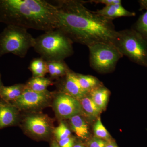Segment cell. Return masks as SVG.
Listing matches in <instances>:
<instances>
[{
    "label": "cell",
    "instance_id": "ffe728a7",
    "mask_svg": "<svg viewBox=\"0 0 147 147\" xmlns=\"http://www.w3.org/2000/svg\"><path fill=\"white\" fill-rule=\"evenodd\" d=\"M29 69L34 77H45L48 73L47 61L41 57L33 59L30 63Z\"/></svg>",
    "mask_w": 147,
    "mask_h": 147
},
{
    "label": "cell",
    "instance_id": "2e32d148",
    "mask_svg": "<svg viewBox=\"0 0 147 147\" xmlns=\"http://www.w3.org/2000/svg\"><path fill=\"white\" fill-rule=\"evenodd\" d=\"M48 73L53 78L64 76L70 69L63 61H47Z\"/></svg>",
    "mask_w": 147,
    "mask_h": 147
},
{
    "label": "cell",
    "instance_id": "8992f818",
    "mask_svg": "<svg viewBox=\"0 0 147 147\" xmlns=\"http://www.w3.org/2000/svg\"><path fill=\"white\" fill-rule=\"evenodd\" d=\"M92 68L100 73L113 71L123 55L113 43L97 42L88 46Z\"/></svg>",
    "mask_w": 147,
    "mask_h": 147
},
{
    "label": "cell",
    "instance_id": "9c48e42d",
    "mask_svg": "<svg viewBox=\"0 0 147 147\" xmlns=\"http://www.w3.org/2000/svg\"><path fill=\"white\" fill-rule=\"evenodd\" d=\"M53 108L60 118L69 119L82 115L83 111L79 100L63 92L57 94L54 98Z\"/></svg>",
    "mask_w": 147,
    "mask_h": 147
},
{
    "label": "cell",
    "instance_id": "f1b7e54d",
    "mask_svg": "<svg viewBox=\"0 0 147 147\" xmlns=\"http://www.w3.org/2000/svg\"><path fill=\"white\" fill-rule=\"evenodd\" d=\"M51 147H60L57 141H53L51 144Z\"/></svg>",
    "mask_w": 147,
    "mask_h": 147
},
{
    "label": "cell",
    "instance_id": "e0dca14e",
    "mask_svg": "<svg viewBox=\"0 0 147 147\" xmlns=\"http://www.w3.org/2000/svg\"><path fill=\"white\" fill-rule=\"evenodd\" d=\"M52 84L53 82L48 78L32 77L26 84V86L33 91L42 93L48 91L47 88Z\"/></svg>",
    "mask_w": 147,
    "mask_h": 147
},
{
    "label": "cell",
    "instance_id": "603a6c76",
    "mask_svg": "<svg viewBox=\"0 0 147 147\" xmlns=\"http://www.w3.org/2000/svg\"><path fill=\"white\" fill-rule=\"evenodd\" d=\"M53 133L57 141L71 136V131L63 121H61L59 126L54 129Z\"/></svg>",
    "mask_w": 147,
    "mask_h": 147
},
{
    "label": "cell",
    "instance_id": "d6986e66",
    "mask_svg": "<svg viewBox=\"0 0 147 147\" xmlns=\"http://www.w3.org/2000/svg\"><path fill=\"white\" fill-rule=\"evenodd\" d=\"M76 75L82 88L88 94L93 90L102 86L101 82L94 76L77 73Z\"/></svg>",
    "mask_w": 147,
    "mask_h": 147
},
{
    "label": "cell",
    "instance_id": "52a82bcc",
    "mask_svg": "<svg viewBox=\"0 0 147 147\" xmlns=\"http://www.w3.org/2000/svg\"><path fill=\"white\" fill-rule=\"evenodd\" d=\"M52 93L50 92H37L26 86L23 93L12 104L18 110L25 111L37 110L45 107L50 102Z\"/></svg>",
    "mask_w": 147,
    "mask_h": 147
},
{
    "label": "cell",
    "instance_id": "ac0fdd59",
    "mask_svg": "<svg viewBox=\"0 0 147 147\" xmlns=\"http://www.w3.org/2000/svg\"><path fill=\"white\" fill-rule=\"evenodd\" d=\"M79 100L82 106L83 113L90 117H97L102 112V110L88 94Z\"/></svg>",
    "mask_w": 147,
    "mask_h": 147
},
{
    "label": "cell",
    "instance_id": "3957f363",
    "mask_svg": "<svg viewBox=\"0 0 147 147\" xmlns=\"http://www.w3.org/2000/svg\"><path fill=\"white\" fill-rule=\"evenodd\" d=\"M73 43L63 32L55 29L35 38L33 48L46 61H63L73 55Z\"/></svg>",
    "mask_w": 147,
    "mask_h": 147
},
{
    "label": "cell",
    "instance_id": "7c38bea8",
    "mask_svg": "<svg viewBox=\"0 0 147 147\" xmlns=\"http://www.w3.org/2000/svg\"><path fill=\"white\" fill-rule=\"evenodd\" d=\"M100 16L113 20L121 17H131L135 16L136 13L127 10L121 4L105 6L101 9L95 11Z\"/></svg>",
    "mask_w": 147,
    "mask_h": 147
},
{
    "label": "cell",
    "instance_id": "44dd1931",
    "mask_svg": "<svg viewBox=\"0 0 147 147\" xmlns=\"http://www.w3.org/2000/svg\"><path fill=\"white\" fill-rule=\"evenodd\" d=\"M131 28L141 35L147 42V9L145 13L139 16Z\"/></svg>",
    "mask_w": 147,
    "mask_h": 147
},
{
    "label": "cell",
    "instance_id": "83f0119b",
    "mask_svg": "<svg viewBox=\"0 0 147 147\" xmlns=\"http://www.w3.org/2000/svg\"><path fill=\"white\" fill-rule=\"evenodd\" d=\"M105 147H118L113 142L110 141V140L106 141V145Z\"/></svg>",
    "mask_w": 147,
    "mask_h": 147
},
{
    "label": "cell",
    "instance_id": "f546056e",
    "mask_svg": "<svg viewBox=\"0 0 147 147\" xmlns=\"http://www.w3.org/2000/svg\"><path fill=\"white\" fill-rule=\"evenodd\" d=\"M73 147H85L84 145L81 144H74V146Z\"/></svg>",
    "mask_w": 147,
    "mask_h": 147
},
{
    "label": "cell",
    "instance_id": "8fae6325",
    "mask_svg": "<svg viewBox=\"0 0 147 147\" xmlns=\"http://www.w3.org/2000/svg\"><path fill=\"white\" fill-rule=\"evenodd\" d=\"M18 110L9 102H0V129L12 126L17 123Z\"/></svg>",
    "mask_w": 147,
    "mask_h": 147
},
{
    "label": "cell",
    "instance_id": "30bf717a",
    "mask_svg": "<svg viewBox=\"0 0 147 147\" xmlns=\"http://www.w3.org/2000/svg\"><path fill=\"white\" fill-rule=\"evenodd\" d=\"M65 76L61 92L65 93L79 100L89 94L82 88L76 73L70 70Z\"/></svg>",
    "mask_w": 147,
    "mask_h": 147
},
{
    "label": "cell",
    "instance_id": "6da1fadb",
    "mask_svg": "<svg viewBox=\"0 0 147 147\" xmlns=\"http://www.w3.org/2000/svg\"><path fill=\"white\" fill-rule=\"evenodd\" d=\"M59 12L58 30L73 42L89 45L97 42L113 44L117 31L110 20L85 6L86 1H56Z\"/></svg>",
    "mask_w": 147,
    "mask_h": 147
},
{
    "label": "cell",
    "instance_id": "5bb4252c",
    "mask_svg": "<svg viewBox=\"0 0 147 147\" xmlns=\"http://www.w3.org/2000/svg\"><path fill=\"white\" fill-rule=\"evenodd\" d=\"M92 100L101 110H104L108 103L110 92L101 86L93 90L89 93Z\"/></svg>",
    "mask_w": 147,
    "mask_h": 147
},
{
    "label": "cell",
    "instance_id": "484cf974",
    "mask_svg": "<svg viewBox=\"0 0 147 147\" xmlns=\"http://www.w3.org/2000/svg\"><path fill=\"white\" fill-rule=\"evenodd\" d=\"M86 2L94 3L96 4H102L105 6L110 5L122 3V1L121 0H91L86 1Z\"/></svg>",
    "mask_w": 147,
    "mask_h": 147
},
{
    "label": "cell",
    "instance_id": "5b68a950",
    "mask_svg": "<svg viewBox=\"0 0 147 147\" xmlns=\"http://www.w3.org/2000/svg\"><path fill=\"white\" fill-rule=\"evenodd\" d=\"M35 39L27 29L7 26L0 33V58L8 53L25 57L29 49L33 47Z\"/></svg>",
    "mask_w": 147,
    "mask_h": 147
},
{
    "label": "cell",
    "instance_id": "9a60e30c",
    "mask_svg": "<svg viewBox=\"0 0 147 147\" xmlns=\"http://www.w3.org/2000/svg\"><path fill=\"white\" fill-rule=\"evenodd\" d=\"M72 131L82 139L87 138L89 134L88 125L81 115L74 116L69 119Z\"/></svg>",
    "mask_w": 147,
    "mask_h": 147
},
{
    "label": "cell",
    "instance_id": "7402d4cb",
    "mask_svg": "<svg viewBox=\"0 0 147 147\" xmlns=\"http://www.w3.org/2000/svg\"><path fill=\"white\" fill-rule=\"evenodd\" d=\"M94 133L95 137L105 141L110 140V135L101 121L100 117H98L93 127Z\"/></svg>",
    "mask_w": 147,
    "mask_h": 147
},
{
    "label": "cell",
    "instance_id": "cb8c5ba5",
    "mask_svg": "<svg viewBox=\"0 0 147 147\" xmlns=\"http://www.w3.org/2000/svg\"><path fill=\"white\" fill-rule=\"evenodd\" d=\"M74 141L75 139L71 136L57 142L60 147H73L75 144Z\"/></svg>",
    "mask_w": 147,
    "mask_h": 147
},
{
    "label": "cell",
    "instance_id": "7a4b0ae2",
    "mask_svg": "<svg viewBox=\"0 0 147 147\" xmlns=\"http://www.w3.org/2000/svg\"><path fill=\"white\" fill-rule=\"evenodd\" d=\"M0 22L46 32L58 28L59 12L44 0H0Z\"/></svg>",
    "mask_w": 147,
    "mask_h": 147
},
{
    "label": "cell",
    "instance_id": "4316f807",
    "mask_svg": "<svg viewBox=\"0 0 147 147\" xmlns=\"http://www.w3.org/2000/svg\"><path fill=\"white\" fill-rule=\"evenodd\" d=\"M140 5L139 11H142L147 9V0H141L138 1Z\"/></svg>",
    "mask_w": 147,
    "mask_h": 147
},
{
    "label": "cell",
    "instance_id": "277c9868",
    "mask_svg": "<svg viewBox=\"0 0 147 147\" xmlns=\"http://www.w3.org/2000/svg\"><path fill=\"white\" fill-rule=\"evenodd\" d=\"M113 44L131 61L147 67V42L134 29L117 31Z\"/></svg>",
    "mask_w": 147,
    "mask_h": 147
},
{
    "label": "cell",
    "instance_id": "ba28073f",
    "mask_svg": "<svg viewBox=\"0 0 147 147\" xmlns=\"http://www.w3.org/2000/svg\"><path fill=\"white\" fill-rule=\"evenodd\" d=\"M24 126L27 132L38 138L48 137L54 130L52 120L46 115L40 113L27 116L24 119Z\"/></svg>",
    "mask_w": 147,
    "mask_h": 147
},
{
    "label": "cell",
    "instance_id": "4fadbf2b",
    "mask_svg": "<svg viewBox=\"0 0 147 147\" xmlns=\"http://www.w3.org/2000/svg\"><path fill=\"white\" fill-rule=\"evenodd\" d=\"M26 88V85L17 84L0 88V98L5 102H13L17 100L23 93Z\"/></svg>",
    "mask_w": 147,
    "mask_h": 147
},
{
    "label": "cell",
    "instance_id": "d4e9b609",
    "mask_svg": "<svg viewBox=\"0 0 147 147\" xmlns=\"http://www.w3.org/2000/svg\"><path fill=\"white\" fill-rule=\"evenodd\" d=\"M106 141L97 137H94L88 143V147H105Z\"/></svg>",
    "mask_w": 147,
    "mask_h": 147
},
{
    "label": "cell",
    "instance_id": "4dcf8cb0",
    "mask_svg": "<svg viewBox=\"0 0 147 147\" xmlns=\"http://www.w3.org/2000/svg\"><path fill=\"white\" fill-rule=\"evenodd\" d=\"M2 86V83L1 80V74H0V88H1V87Z\"/></svg>",
    "mask_w": 147,
    "mask_h": 147
}]
</instances>
